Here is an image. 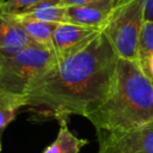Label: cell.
Listing matches in <instances>:
<instances>
[{
    "instance_id": "1",
    "label": "cell",
    "mask_w": 153,
    "mask_h": 153,
    "mask_svg": "<svg viewBox=\"0 0 153 153\" xmlns=\"http://www.w3.org/2000/svg\"><path fill=\"white\" fill-rule=\"evenodd\" d=\"M117 61L100 31L81 50L56 60L41 73L25 93V106L57 120L71 115L87 117L105 98Z\"/></svg>"
},
{
    "instance_id": "2",
    "label": "cell",
    "mask_w": 153,
    "mask_h": 153,
    "mask_svg": "<svg viewBox=\"0 0 153 153\" xmlns=\"http://www.w3.org/2000/svg\"><path fill=\"white\" fill-rule=\"evenodd\" d=\"M103 134L128 131L153 120V81L136 61L118 57L110 88L86 117Z\"/></svg>"
},
{
    "instance_id": "3",
    "label": "cell",
    "mask_w": 153,
    "mask_h": 153,
    "mask_svg": "<svg viewBox=\"0 0 153 153\" xmlns=\"http://www.w3.org/2000/svg\"><path fill=\"white\" fill-rule=\"evenodd\" d=\"M56 61L55 53L32 43L17 54L0 60V90L25 98L31 82Z\"/></svg>"
},
{
    "instance_id": "4",
    "label": "cell",
    "mask_w": 153,
    "mask_h": 153,
    "mask_svg": "<svg viewBox=\"0 0 153 153\" xmlns=\"http://www.w3.org/2000/svg\"><path fill=\"white\" fill-rule=\"evenodd\" d=\"M145 22L142 0H117L102 32L121 59L136 61L137 43Z\"/></svg>"
},
{
    "instance_id": "5",
    "label": "cell",
    "mask_w": 153,
    "mask_h": 153,
    "mask_svg": "<svg viewBox=\"0 0 153 153\" xmlns=\"http://www.w3.org/2000/svg\"><path fill=\"white\" fill-rule=\"evenodd\" d=\"M98 153H153V120L123 133H98Z\"/></svg>"
},
{
    "instance_id": "6",
    "label": "cell",
    "mask_w": 153,
    "mask_h": 153,
    "mask_svg": "<svg viewBox=\"0 0 153 153\" xmlns=\"http://www.w3.org/2000/svg\"><path fill=\"white\" fill-rule=\"evenodd\" d=\"M102 30L73 23L56 24L53 33V50L56 60H62L86 47Z\"/></svg>"
},
{
    "instance_id": "7",
    "label": "cell",
    "mask_w": 153,
    "mask_h": 153,
    "mask_svg": "<svg viewBox=\"0 0 153 153\" xmlns=\"http://www.w3.org/2000/svg\"><path fill=\"white\" fill-rule=\"evenodd\" d=\"M117 0H104L90 5L66 6L67 22L102 30L108 18L110 17Z\"/></svg>"
},
{
    "instance_id": "8",
    "label": "cell",
    "mask_w": 153,
    "mask_h": 153,
    "mask_svg": "<svg viewBox=\"0 0 153 153\" xmlns=\"http://www.w3.org/2000/svg\"><path fill=\"white\" fill-rule=\"evenodd\" d=\"M32 43L16 19L8 14H0V60L17 54Z\"/></svg>"
},
{
    "instance_id": "9",
    "label": "cell",
    "mask_w": 153,
    "mask_h": 153,
    "mask_svg": "<svg viewBox=\"0 0 153 153\" xmlns=\"http://www.w3.org/2000/svg\"><path fill=\"white\" fill-rule=\"evenodd\" d=\"M66 8L67 7L61 2V0H44L24 12L10 16H18L45 23L60 24L67 22Z\"/></svg>"
},
{
    "instance_id": "10",
    "label": "cell",
    "mask_w": 153,
    "mask_h": 153,
    "mask_svg": "<svg viewBox=\"0 0 153 153\" xmlns=\"http://www.w3.org/2000/svg\"><path fill=\"white\" fill-rule=\"evenodd\" d=\"M60 128L56 139L44 148L42 153H79L87 145V140L75 136L68 128L66 118H60Z\"/></svg>"
},
{
    "instance_id": "11",
    "label": "cell",
    "mask_w": 153,
    "mask_h": 153,
    "mask_svg": "<svg viewBox=\"0 0 153 153\" xmlns=\"http://www.w3.org/2000/svg\"><path fill=\"white\" fill-rule=\"evenodd\" d=\"M11 17L20 24V26L24 29V31L33 43L53 49V33L56 24L35 20L25 17H18V16H11Z\"/></svg>"
},
{
    "instance_id": "12",
    "label": "cell",
    "mask_w": 153,
    "mask_h": 153,
    "mask_svg": "<svg viewBox=\"0 0 153 153\" xmlns=\"http://www.w3.org/2000/svg\"><path fill=\"white\" fill-rule=\"evenodd\" d=\"M153 56V22L145 20L137 43L136 62L149 78V61Z\"/></svg>"
},
{
    "instance_id": "13",
    "label": "cell",
    "mask_w": 153,
    "mask_h": 153,
    "mask_svg": "<svg viewBox=\"0 0 153 153\" xmlns=\"http://www.w3.org/2000/svg\"><path fill=\"white\" fill-rule=\"evenodd\" d=\"M25 106V98L0 90V134Z\"/></svg>"
},
{
    "instance_id": "14",
    "label": "cell",
    "mask_w": 153,
    "mask_h": 153,
    "mask_svg": "<svg viewBox=\"0 0 153 153\" xmlns=\"http://www.w3.org/2000/svg\"><path fill=\"white\" fill-rule=\"evenodd\" d=\"M44 0H4L0 6V14H17L24 12Z\"/></svg>"
},
{
    "instance_id": "15",
    "label": "cell",
    "mask_w": 153,
    "mask_h": 153,
    "mask_svg": "<svg viewBox=\"0 0 153 153\" xmlns=\"http://www.w3.org/2000/svg\"><path fill=\"white\" fill-rule=\"evenodd\" d=\"M104 0H61L65 6H80V5H90L94 2H100Z\"/></svg>"
},
{
    "instance_id": "16",
    "label": "cell",
    "mask_w": 153,
    "mask_h": 153,
    "mask_svg": "<svg viewBox=\"0 0 153 153\" xmlns=\"http://www.w3.org/2000/svg\"><path fill=\"white\" fill-rule=\"evenodd\" d=\"M145 8V20L153 22V0H142Z\"/></svg>"
},
{
    "instance_id": "17",
    "label": "cell",
    "mask_w": 153,
    "mask_h": 153,
    "mask_svg": "<svg viewBox=\"0 0 153 153\" xmlns=\"http://www.w3.org/2000/svg\"><path fill=\"white\" fill-rule=\"evenodd\" d=\"M149 79L153 81V56H152V59H151V61H149Z\"/></svg>"
},
{
    "instance_id": "18",
    "label": "cell",
    "mask_w": 153,
    "mask_h": 153,
    "mask_svg": "<svg viewBox=\"0 0 153 153\" xmlns=\"http://www.w3.org/2000/svg\"><path fill=\"white\" fill-rule=\"evenodd\" d=\"M2 2H4V0H0V6L2 5Z\"/></svg>"
},
{
    "instance_id": "19",
    "label": "cell",
    "mask_w": 153,
    "mask_h": 153,
    "mask_svg": "<svg viewBox=\"0 0 153 153\" xmlns=\"http://www.w3.org/2000/svg\"><path fill=\"white\" fill-rule=\"evenodd\" d=\"M0 152H1V142H0Z\"/></svg>"
}]
</instances>
